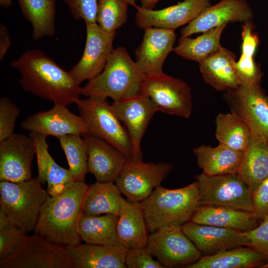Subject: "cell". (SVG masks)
Instances as JSON below:
<instances>
[{
  "label": "cell",
  "instance_id": "6da1fadb",
  "mask_svg": "<svg viewBox=\"0 0 268 268\" xmlns=\"http://www.w3.org/2000/svg\"><path fill=\"white\" fill-rule=\"evenodd\" d=\"M10 66L19 71L22 88L38 97L67 106L79 98L80 84L39 49L26 50Z\"/></svg>",
  "mask_w": 268,
  "mask_h": 268
},
{
  "label": "cell",
  "instance_id": "7a4b0ae2",
  "mask_svg": "<svg viewBox=\"0 0 268 268\" xmlns=\"http://www.w3.org/2000/svg\"><path fill=\"white\" fill-rule=\"evenodd\" d=\"M89 186L73 181L62 193L48 195L41 209L35 233L67 247L80 243L77 227Z\"/></svg>",
  "mask_w": 268,
  "mask_h": 268
},
{
  "label": "cell",
  "instance_id": "3957f363",
  "mask_svg": "<svg viewBox=\"0 0 268 268\" xmlns=\"http://www.w3.org/2000/svg\"><path fill=\"white\" fill-rule=\"evenodd\" d=\"M145 74L126 49H114L102 71L81 87L80 94L114 100L135 96L140 93Z\"/></svg>",
  "mask_w": 268,
  "mask_h": 268
},
{
  "label": "cell",
  "instance_id": "277c9868",
  "mask_svg": "<svg viewBox=\"0 0 268 268\" xmlns=\"http://www.w3.org/2000/svg\"><path fill=\"white\" fill-rule=\"evenodd\" d=\"M140 202L150 233L165 225L182 226L191 220L201 205L196 181L176 189H168L159 186Z\"/></svg>",
  "mask_w": 268,
  "mask_h": 268
},
{
  "label": "cell",
  "instance_id": "5b68a950",
  "mask_svg": "<svg viewBox=\"0 0 268 268\" xmlns=\"http://www.w3.org/2000/svg\"><path fill=\"white\" fill-rule=\"evenodd\" d=\"M41 184L37 177L19 182H0V209L17 227L27 233L34 231L49 195Z\"/></svg>",
  "mask_w": 268,
  "mask_h": 268
},
{
  "label": "cell",
  "instance_id": "8992f818",
  "mask_svg": "<svg viewBox=\"0 0 268 268\" xmlns=\"http://www.w3.org/2000/svg\"><path fill=\"white\" fill-rule=\"evenodd\" d=\"M76 104L86 126L87 134L100 137L133 160V149L128 132L107 99L87 97Z\"/></svg>",
  "mask_w": 268,
  "mask_h": 268
},
{
  "label": "cell",
  "instance_id": "52a82bcc",
  "mask_svg": "<svg viewBox=\"0 0 268 268\" xmlns=\"http://www.w3.org/2000/svg\"><path fill=\"white\" fill-rule=\"evenodd\" d=\"M145 247L166 268H186L202 256L179 225H165L150 233Z\"/></svg>",
  "mask_w": 268,
  "mask_h": 268
},
{
  "label": "cell",
  "instance_id": "ba28073f",
  "mask_svg": "<svg viewBox=\"0 0 268 268\" xmlns=\"http://www.w3.org/2000/svg\"><path fill=\"white\" fill-rule=\"evenodd\" d=\"M140 92L150 98L157 111L185 118L191 114V90L182 79L163 72L145 75Z\"/></svg>",
  "mask_w": 268,
  "mask_h": 268
},
{
  "label": "cell",
  "instance_id": "9c48e42d",
  "mask_svg": "<svg viewBox=\"0 0 268 268\" xmlns=\"http://www.w3.org/2000/svg\"><path fill=\"white\" fill-rule=\"evenodd\" d=\"M201 203L253 211L252 195L248 186L237 174L195 177Z\"/></svg>",
  "mask_w": 268,
  "mask_h": 268
},
{
  "label": "cell",
  "instance_id": "30bf717a",
  "mask_svg": "<svg viewBox=\"0 0 268 268\" xmlns=\"http://www.w3.org/2000/svg\"><path fill=\"white\" fill-rule=\"evenodd\" d=\"M0 268H72L68 248L35 233L11 256L0 261Z\"/></svg>",
  "mask_w": 268,
  "mask_h": 268
},
{
  "label": "cell",
  "instance_id": "8fae6325",
  "mask_svg": "<svg viewBox=\"0 0 268 268\" xmlns=\"http://www.w3.org/2000/svg\"><path fill=\"white\" fill-rule=\"evenodd\" d=\"M172 168L166 162L128 160L115 182L128 201L140 202L160 186Z\"/></svg>",
  "mask_w": 268,
  "mask_h": 268
},
{
  "label": "cell",
  "instance_id": "7c38bea8",
  "mask_svg": "<svg viewBox=\"0 0 268 268\" xmlns=\"http://www.w3.org/2000/svg\"><path fill=\"white\" fill-rule=\"evenodd\" d=\"M85 24L86 37L83 54L69 71L79 84L95 78L102 71L114 50L116 35V32H106L97 23Z\"/></svg>",
  "mask_w": 268,
  "mask_h": 268
},
{
  "label": "cell",
  "instance_id": "4fadbf2b",
  "mask_svg": "<svg viewBox=\"0 0 268 268\" xmlns=\"http://www.w3.org/2000/svg\"><path fill=\"white\" fill-rule=\"evenodd\" d=\"M228 92L233 112L246 122L251 136L268 143V96L261 84L240 85Z\"/></svg>",
  "mask_w": 268,
  "mask_h": 268
},
{
  "label": "cell",
  "instance_id": "5bb4252c",
  "mask_svg": "<svg viewBox=\"0 0 268 268\" xmlns=\"http://www.w3.org/2000/svg\"><path fill=\"white\" fill-rule=\"evenodd\" d=\"M111 105L130 137L133 160H142L141 142L150 121L157 112L154 104L140 92L132 97L114 100Z\"/></svg>",
  "mask_w": 268,
  "mask_h": 268
},
{
  "label": "cell",
  "instance_id": "9a60e30c",
  "mask_svg": "<svg viewBox=\"0 0 268 268\" xmlns=\"http://www.w3.org/2000/svg\"><path fill=\"white\" fill-rule=\"evenodd\" d=\"M36 150L29 135L14 133L0 142V181L19 182L31 179Z\"/></svg>",
  "mask_w": 268,
  "mask_h": 268
},
{
  "label": "cell",
  "instance_id": "2e32d148",
  "mask_svg": "<svg viewBox=\"0 0 268 268\" xmlns=\"http://www.w3.org/2000/svg\"><path fill=\"white\" fill-rule=\"evenodd\" d=\"M21 128L46 137L53 136L57 138L69 134H87L81 116L71 112L67 106L57 103H54L53 107L48 110L29 115L21 122Z\"/></svg>",
  "mask_w": 268,
  "mask_h": 268
},
{
  "label": "cell",
  "instance_id": "e0dca14e",
  "mask_svg": "<svg viewBox=\"0 0 268 268\" xmlns=\"http://www.w3.org/2000/svg\"><path fill=\"white\" fill-rule=\"evenodd\" d=\"M211 5L209 0H184L158 10L139 6L136 9L135 20L137 26L143 30L156 27L174 30L190 23Z\"/></svg>",
  "mask_w": 268,
  "mask_h": 268
},
{
  "label": "cell",
  "instance_id": "ac0fdd59",
  "mask_svg": "<svg viewBox=\"0 0 268 268\" xmlns=\"http://www.w3.org/2000/svg\"><path fill=\"white\" fill-rule=\"evenodd\" d=\"M182 228L203 256L248 246L250 243L243 231L236 229L200 224L191 221L183 224Z\"/></svg>",
  "mask_w": 268,
  "mask_h": 268
},
{
  "label": "cell",
  "instance_id": "d6986e66",
  "mask_svg": "<svg viewBox=\"0 0 268 268\" xmlns=\"http://www.w3.org/2000/svg\"><path fill=\"white\" fill-rule=\"evenodd\" d=\"M254 13L246 0H221L207 7L180 31L181 37L203 33L228 22L252 21Z\"/></svg>",
  "mask_w": 268,
  "mask_h": 268
},
{
  "label": "cell",
  "instance_id": "ffe728a7",
  "mask_svg": "<svg viewBox=\"0 0 268 268\" xmlns=\"http://www.w3.org/2000/svg\"><path fill=\"white\" fill-rule=\"evenodd\" d=\"M144 31L141 43L135 51V63L145 75L163 72V64L174 49V30L148 27Z\"/></svg>",
  "mask_w": 268,
  "mask_h": 268
},
{
  "label": "cell",
  "instance_id": "44dd1931",
  "mask_svg": "<svg viewBox=\"0 0 268 268\" xmlns=\"http://www.w3.org/2000/svg\"><path fill=\"white\" fill-rule=\"evenodd\" d=\"M87 150L88 172L99 182H115L128 159L120 150L96 136L83 135Z\"/></svg>",
  "mask_w": 268,
  "mask_h": 268
},
{
  "label": "cell",
  "instance_id": "7402d4cb",
  "mask_svg": "<svg viewBox=\"0 0 268 268\" xmlns=\"http://www.w3.org/2000/svg\"><path fill=\"white\" fill-rule=\"evenodd\" d=\"M72 268H126L128 249L117 246L79 244L67 247Z\"/></svg>",
  "mask_w": 268,
  "mask_h": 268
},
{
  "label": "cell",
  "instance_id": "603a6c76",
  "mask_svg": "<svg viewBox=\"0 0 268 268\" xmlns=\"http://www.w3.org/2000/svg\"><path fill=\"white\" fill-rule=\"evenodd\" d=\"M36 150L38 176L42 184H47L49 195L55 196L62 193L69 184L74 181L69 169L58 165L49 152L46 136L30 132Z\"/></svg>",
  "mask_w": 268,
  "mask_h": 268
},
{
  "label": "cell",
  "instance_id": "cb8c5ba5",
  "mask_svg": "<svg viewBox=\"0 0 268 268\" xmlns=\"http://www.w3.org/2000/svg\"><path fill=\"white\" fill-rule=\"evenodd\" d=\"M190 221L200 224L246 232L257 227L262 220L253 211L224 206L202 205L196 211Z\"/></svg>",
  "mask_w": 268,
  "mask_h": 268
},
{
  "label": "cell",
  "instance_id": "d4e9b609",
  "mask_svg": "<svg viewBox=\"0 0 268 268\" xmlns=\"http://www.w3.org/2000/svg\"><path fill=\"white\" fill-rule=\"evenodd\" d=\"M236 56L222 47L215 54L199 63L203 79L217 91H230L240 85L237 74Z\"/></svg>",
  "mask_w": 268,
  "mask_h": 268
},
{
  "label": "cell",
  "instance_id": "484cf974",
  "mask_svg": "<svg viewBox=\"0 0 268 268\" xmlns=\"http://www.w3.org/2000/svg\"><path fill=\"white\" fill-rule=\"evenodd\" d=\"M148 232L141 202L124 199L117 224V233L121 244L128 250L145 247L148 240Z\"/></svg>",
  "mask_w": 268,
  "mask_h": 268
},
{
  "label": "cell",
  "instance_id": "4316f807",
  "mask_svg": "<svg viewBox=\"0 0 268 268\" xmlns=\"http://www.w3.org/2000/svg\"><path fill=\"white\" fill-rule=\"evenodd\" d=\"M193 152L198 166L210 176L237 173L244 154L220 143L214 147L199 146L193 149Z\"/></svg>",
  "mask_w": 268,
  "mask_h": 268
},
{
  "label": "cell",
  "instance_id": "83f0119b",
  "mask_svg": "<svg viewBox=\"0 0 268 268\" xmlns=\"http://www.w3.org/2000/svg\"><path fill=\"white\" fill-rule=\"evenodd\" d=\"M265 261L257 250L240 246L215 254L201 257L186 268H264Z\"/></svg>",
  "mask_w": 268,
  "mask_h": 268
},
{
  "label": "cell",
  "instance_id": "f1b7e54d",
  "mask_svg": "<svg viewBox=\"0 0 268 268\" xmlns=\"http://www.w3.org/2000/svg\"><path fill=\"white\" fill-rule=\"evenodd\" d=\"M118 219L119 216L111 214L93 216L82 213L77 227L81 240L90 244L122 245L117 233Z\"/></svg>",
  "mask_w": 268,
  "mask_h": 268
},
{
  "label": "cell",
  "instance_id": "f546056e",
  "mask_svg": "<svg viewBox=\"0 0 268 268\" xmlns=\"http://www.w3.org/2000/svg\"><path fill=\"white\" fill-rule=\"evenodd\" d=\"M237 174L248 186L252 195L268 176V143L251 136Z\"/></svg>",
  "mask_w": 268,
  "mask_h": 268
},
{
  "label": "cell",
  "instance_id": "4dcf8cb0",
  "mask_svg": "<svg viewBox=\"0 0 268 268\" xmlns=\"http://www.w3.org/2000/svg\"><path fill=\"white\" fill-rule=\"evenodd\" d=\"M114 182H99L89 186L82 213L89 215L111 214L119 216L124 198Z\"/></svg>",
  "mask_w": 268,
  "mask_h": 268
},
{
  "label": "cell",
  "instance_id": "1f68e13d",
  "mask_svg": "<svg viewBox=\"0 0 268 268\" xmlns=\"http://www.w3.org/2000/svg\"><path fill=\"white\" fill-rule=\"evenodd\" d=\"M255 28L252 21L244 22L242 25L241 54L235 63L240 85L261 84L263 73L254 58L256 50L260 43Z\"/></svg>",
  "mask_w": 268,
  "mask_h": 268
},
{
  "label": "cell",
  "instance_id": "d6a6232c",
  "mask_svg": "<svg viewBox=\"0 0 268 268\" xmlns=\"http://www.w3.org/2000/svg\"><path fill=\"white\" fill-rule=\"evenodd\" d=\"M24 18L32 27V38L37 41L52 36L56 31L55 0H17Z\"/></svg>",
  "mask_w": 268,
  "mask_h": 268
},
{
  "label": "cell",
  "instance_id": "836d02e7",
  "mask_svg": "<svg viewBox=\"0 0 268 268\" xmlns=\"http://www.w3.org/2000/svg\"><path fill=\"white\" fill-rule=\"evenodd\" d=\"M227 24L224 23L212 28L196 38L180 37L173 51L185 59L200 63L215 54L222 47L220 37Z\"/></svg>",
  "mask_w": 268,
  "mask_h": 268
},
{
  "label": "cell",
  "instance_id": "e575fe53",
  "mask_svg": "<svg viewBox=\"0 0 268 268\" xmlns=\"http://www.w3.org/2000/svg\"><path fill=\"white\" fill-rule=\"evenodd\" d=\"M215 137L220 143L244 152L251 139V132L244 120L237 113L219 114L216 117Z\"/></svg>",
  "mask_w": 268,
  "mask_h": 268
},
{
  "label": "cell",
  "instance_id": "d590c367",
  "mask_svg": "<svg viewBox=\"0 0 268 268\" xmlns=\"http://www.w3.org/2000/svg\"><path fill=\"white\" fill-rule=\"evenodd\" d=\"M64 151L74 181L84 182L87 169L85 140L80 134H69L58 138Z\"/></svg>",
  "mask_w": 268,
  "mask_h": 268
},
{
  "label": "cell",
  "instance_id": "8d00e7d4",
  "mask_svg": "<svg viewBox=\"0 0 268 268\" xmlns=\"http://www.w3.org/2000/svg\"><path fill=\"white\" fill-rule=\"evenodd\" d=\"M128 5L124 0H98L96 23L106 32H116L127 20Z\"/></svg>",
  "mask_w": 268,
  "mask_h": 268
},
{
  "label": "cell",
  "instance_id": "74e56055",
  "mask_svg": "<svg viewBox=\"0 0 268 268\" xmlns=\"http://www.w3.org/2000/svg\"><path fill=\"white\" fill-rule=\"evenodd\" d=\"M20 110L15 103L6 97L0 99V142L14 134Z\"/></svg>",
  "mask_w": 268,
  "mask_h": 268
},
{
  "label": "cell",
  "instance_id": "f35d334b",
  "mask_svg": "<svg viewBox=\"0 0 268 268\" xmlns=\"http://www.w3.org/2000/svg\"><path fill=\"white\" fill-rule=\"evenodd\" d=\"M28 236L27 232L17 227L0 231V261L12 255Z\"/></svg>",
  "mask_w": 268,
  "mask_h": 268
},
{
  "label": "cell",
  "instance_id": "ab89813d",
  "mask_svg": "<svg viewBox=\"0 0 268 268\" xmlns=\"http://www.w3.org/2000/svg\"><path fill=\"white\" fill-rule=\"evenodd\" d=\"M243 234L250 242L248 246L257 250L264 256V268H268V216H265L257 227L243 232Z\"/></svg>",
  "mask_w": 268,
  "mask_h": 268
},
{
  "label": "cell",
  "instance_id": "60d3db41",
  "mask_svg": "<svg viewBox=\"0 0 268 268\" xmlns=\"http://www.w3.org/2000/svg\"><path fill=\"white\" fill-rule=\"evenodd\" d=\"M62 0L76 20H83L85 24L96 23L98 0Z\"/></svg>",
  "mask_w": 268,
  "mask_h": 268
},
{
  "label": "cell",
  "instance_id": "b9f144b4",
  "mask_svg": "<svg viewBox=\"0 0 268 268\" xmlns=\"http://www.w3.org/2000/svg\"><path fill=\"white\" fill-rule=\"evenodd\" d=\"M125 264L129 268H164L145 247L128 250Z\"/></svg>",
  "mask_w": 268,
  "mask_h": 268
},
{
  "label": "cell",
  "instance_id": "7bdbcfd3",
  "mask_svg": "<svg viewBox=\"0 0 268 268\" xmlns=\"http://www.w3.org/2000/svg\"><path fill=\"white\" fill-rule=\"evenodd\" d=\"M253 212L262 220L268 216V176L252 194Z\"/></svg>",
  "mask_w": 268,
  "mask_h": 268
},
{
  "label": "cell",
  "instance_id": "ee69618b",
  "mask_svg": "<svg viewBox=\"0 0 268 268\" xmlns=\"http://www.w3.org/2000/svg\"><path fill=\"white\" fill-rule=\"evenodd\" d=\"M11 46V38L7 27L0 24V61H2Z\"/></svg>",
  "mask_w": 268,
  "mask_h": 268
},
{
  "label": "cell",
  "instance_id": "f6af8a7d",
  "mask_svg": "<svg viewBox=\"0 0 268 268\" xmlns=\"http://www.w3.org/2000/svg\"><path fill=\"white\" fill-rule=\"evenodd\" d=\"M16 227L5 213L0 209V231Z\"/></svg>",
  "mask_w": 268,
  "mask_h": 268
},
{
  "label": "cell",
  "instance_id": "bcb514c9",
  "mask_svg": "<svg viewBox=\"0 0 268 268\" xmlns=\"http://www.w3.org/2000/svg\"><path fill=\"white\" fill-rule=\"evenodd\" d=\"M160 0H140V6L146 9H152Z\"/></svg>",
  "mask_w": 268,
  "mask_h": 268
},
{
  "label": "cell",
  "instance_id": "7dc6e473",
  "mask_svg": "<svg viewBox=\"0 0 268 268\" xmlns=\"http://www.w3.org/2000/svg\"><path fill=\"white\" fill-rule=\"evenodd\" d=\"M12 3V0H0V5L3 8L10 7Z\"/></svg>",
  "mask_w": 268,
  "mask_h": 268
},
{
  "label": "cell",
  "instance_id": "c3c4849f",
  "mask_svg": "<svg viewBox=\"0 0 268 268\" xmlns=\"http://www.w3.org/2000/svg\"><path fill=\"white\" fill-rule=\"evenodd\" d=\"M125 0L129 5L132 6L135 8L136 9L139 6L136 3L135 0Z\"/></svg>",
  "mask_w": 268,
  "mask_h": 268
},
{
  "label": "cell",
  "instance_id": "681fc988",
  "mask_svg": "<svg viewBox=\"0 0 268 268\" xmlns=\"http://www.w3.org/2000/svg\"></svg>",
  "mask_w": 268,
  "mask_h": 268
}]
</instances>
